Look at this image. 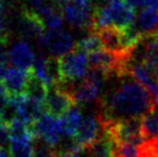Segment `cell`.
Listing matches in <instances>:
<instances>
[{"instance_id":"obj_7","label":"cell","mask_w":158,"mask_h":157,"mask_svg":"<svg viewBox=\"0 0 158 157\" xmlns=\"http://www.w3.org/2000/svg\"><path fill=\"white\" fill-rule=\"evenodd\" d=\"M29 127L35 141L40 139L50 148L54 149L61 140L60 122L56 119V117L46 112L37 121L29 125Z\"/></svg>"},{"instance_id":"obj_28","label":"cell","mask_w":158,"mask_h":157,"mask_svg":"<svg viewBox=\"0 0 158 157\" xmlns=\"http://www.w3.org/2000/svg\"><path fill=\"white\" fill-rule=\"evenodd\" d=\"M6 95H7V90H6V88H5L4 83L0 82V100H2Z\"/></svg>"},{"instance_id":"obj_23","label":"cell","mask_w":158,"mask_h":157,"mask_svg":"<svg viewBox=\"0 0 158 157\" xmlns=\"http://www.w3.org/2000/svg\"><path fill=\"white\" fill-rule=\"evenodd\" d=\"M10 146V134L7 124L0 122V148H7Z\"/></svg>"},{"instance_id":"obj_24","label":"cell","mask_w":158,"mask_h":157,"mask_svg":"<svg viewBox=\"0 0 158 157\" xmlns=\"http://www.w3.org/2000/svg\"><path fill=\"white\" fill-rule=\"evenodd\" d=\"M7 61H9L8 51L6 50V45L0 44V64H7Z\"/></svg>"},{"instance_id":"obj_12","label":"cell","mask_w":158,"mask_h":157,"mask_svg":"<svg viewBox=\"0 0 158 157\" xmlns=\"http://www.w3.org/2000/svg\"><path fill=\"white\" fill-rule=\"evenodd\" d=\"M107 5L114 27L125 29L134 23V9L125 0H111Z\"/></svg>"},{"instance_id":"obj_30","label":"cell","mask_w":158,"mask_h":157,"mask_svg":"<svg viewBox=\"0 0 158 157\" xmlns=\"http://www.w3.org/2000/svg\"><path fill=\"white\" fill-rule=\"evenodd\" d=\"M58 157H79L77 154H65V155H58Z\"/></svg>"},{"instance_id":"obj_6","label":"cell","mask_w":158,"mask_h":157,"mask_svg":"<svg viewBox=\"0 0 158 157\" xmlns=\"http://www.w3.org/2000/svg\"><path fill=\"white\" fill-rule=\"evenodd\" d=\"M75 104L76 102L72 91L61 84L50 88L44 100L45 112L53 117H62Z\"/></svg>"},{"instance_id":"obj_26","label":"cell","mask_w":158,"mask_h":157,"mask_svg":"<svg viewBox=\"0 0 158 157\" xmlns=\"http://www.w3.org/2000/svg\"><path fill=\"white\" fill-rule=\"evenodd\" d=\"M133 9L141 8L143 6V0H125Z\"/></svg>"},{"instance_id":"obj_18","label":"cell","mask_w":158,"mask_h":157,"mask_svg":"<svg viewBox=\"0 0 158 157\" xmlns=\"http://www.w3.org/2000/svg\"><path fill=\"white\" fill-rule=\"evenodd\" d=\"M48 91V86L43 81H40V78L31 72V70H29V78H28V81H27L26 89H24V95L27 97L31 98V100L44 103V100L46 97Z\"/></svg>"},{"instance_id":"obj_2","label":"cell","mask_w":158,"mask_h":157,"mask_svg":"<svg viewBox=\"0 0 158 157\" xmlns=\"http://www.w3.org/2000/svg\"><path fill=\"white\" fill-rule=\"evenodd\" d=\"M59 64L61 72V84H73L76 81L83 80L88 74V56L87 53L76 49L59 58Z\"/></svg>"},{"instance_id":"obj_17","label":"cell","mask_w":158,"mask_h":157,"mask_svg":"<svg viewBox=\"0 0 158 157\" xmlns=\"http://www.w3.org/2000/svg\"><path fill=\"white\" fill-rule=\"evenodd\" d=\"M9 134L10 142H32L35 141L30 127L21 118L16 117L9 122Z\"/></svg>"},{"instance_id":"obj_10","label":"cell","mask_w":158,"mask_h":157,"mask_svg":"<svg viewBox=\"0 0 158 157\" xmlns=\"http://www.w3.org/2000/svg\"><path fill=\"white\" fill-rule=\"evenodd\" d=\"M8 57L9 62L14 67L23 70H30L35 61L32 49L27 40H20L14 44L9 49Z\"/></svg>"},{"instance_id":"obj_11","label":"cell","mask_w":158,"mask_h":157,"mask_svg":"<svg viewBox=\"0 0 158 157\" xmlns=\"http://www.w3.org/2000/svg\"><path fill=\"white\" fill-rule=\"evenodd\" d=\"M127 76L132 78L136 82L140 83L141 86H143L152 96H157L158 80L142 62L132 61V64L128 68Z\"/></svg>"},{"instance_id":"obj_32","label":"cell","mask_w":158,"mask_h":157,"mask_svg":"<svg viewBox=\"0 0 158 157\" xmlns=\"http://www.w3.org/2000/svg\"><path fill=\"white\" fill-rule=\"evenodd\" d=\"M155 104H156V106L158 108V94H157V96H156V100H155Z\"/></svg>"},{"instance_id":"obj_3","label":"cell","mask_w":158,"mask_h":157,"mask_svg":"<svg viewBox=\"0 0 158 157\" xmlns=\"http://www.w3.org/2000/svg\"><path fill=\"white\" fill-rule=\"evenodd\" d=\"M105 80L106 76L102 72L90 70V72L85 75L83 80H81L79 84H68L66 87L72 91L77 104H89L98 100Z\"/></svg>"},{"instance_id":"obj_16","label":"cell","mask_w":158,"mask_h":157,"mask_svg":"<svg viewBox=\"0 0 158 157\" xmlns=\"http://www.w3.org/2000/svg\"><path fill=\"white\" fill-rule=\"evenodd\" d=\"M134 22L144 37L152 35L158 30V11L143 9Z\"/></svg>"},{"instance_id":"obj_1","label":"cell","mask_w":158,"mask_h":157,"mask_svg":"<svg viewBox=\"0 0 158 157\" xmlns=\"http://www.w3.org/2000/svg\"><path fill=\"white\" fill-rule=\"evenodd\" d=\"M143 86L135 80L123 81L107 92L99 103V118L115 121L128 118H142L155 111V100Z\"/></svg>"},{"instance_id":"obj_31","label":"cell","mask_w":158,"mask_h":157,"mask_svg":"<svg viewBox=\"0 0 158 157\" xmlns=\"http://www.w3.org/2000/svg\"><path fill=\"white\" fill-rule=\"evenodd\" d=\"M152 37H154V40H155V43H156V45L158 46V30L152 35Z\"/></svg>"},{"instance_id":"obj_4","label":"cell","mask_w":158,"mask_h":157,"mask_svg":"<svg viewBox=\"0 0 158 157\" xmlns=\"http://www.w3.org/2000/svg\"><path fill=\"white\" fill-rule=\"evenodd\" d=\"M38 45L43 51L48 52L52 57L57 58L65 56L75 49V43L72 35L66 31H62L61 29H48L44 35L38 39Z\"/></svg>"},{"instance_id":"obj_19","label":"cell","mask_w":158,"mask_h":157,"mask_svg":"<svg viewBox=\"0 0 158 157\" xmlns=\"http://www.w3.org/2000/svg\"><path fill=\"white\" fill-rule=\"evenodd\" d=\"M142 136L144 140L158 138V112L152 111L142 117Z\"/></svg>"},{"instance_id":"obj_27","label":"cell","mask_w":158,"mask_h":157,"mask_svg":"<svg viewBox=\"0 0 158 157\" xmlns=\"http://www.w3.org/2000/svg\"><path fill=\"white\" fill-rule=\"evenodd\" d=\"M8 65L7 64H0V82H2L4 81L5 76L7 74V72H8Z\"/></svg>"},{"instance_id":"obj_29","label":"cell","mask_w":158,"mask_h":157,"mask_svg":"<svg viewBox=\"0 0 158 157\" xmlns=\"http://www.w3.org/2000/svg\"><path fill=\"white\" fill-rule=\"evenodd\" d=\"M0 157H10L9 148H0Z\"/></svg>"},{"instance_id":"obj_13","label":"cell","mask_w":158,"mask_h":157,"mask_svg":"<svg viewBox=\"0 0 158 157\" xmlns=\"http://www.w3.org/2000/svg\"><path fill=\"white\" fill-rule=\"evenodd\" d=\"M28 78H29V70H23L16 67H9L8 72L2 81L7 94L9 95L24 94Z\"/></svg>"},{"instance_id":"obj_15","label":"cell","mask_w":158,"mask_h":157,"mask_svg":"<svg viewBox=\"0 0 158 157\" xmlns=\"http://www.w3.org/2000/svg\"><path fill=\"white\" fill-rule=\"evenodd\" d=\"M82 120H83V117H82L81 111L75 106L72 108L59 120L61 134L68 138H74L82 124Z\"/></svg>"},{"instance_id":"obj_5","label":"cell","mask_w":158,"mask_h":157,"mask_svg":"<svg viewBox=\"0 0 158 157\" xmlns=\"http://www.w3.org/2000/svg\"><path fill=\"white\" fill-rule=\"evenodd\" d=\"M92 1L91 0H68L62 9L66 21L73 28L88 29L92 27Z\"/></svg>"},{"instance_id":"obj_9","label":"cell","mask_w":158,"mask_h":157,"mask_svg":"<svg viewBox=\"0 0 158 157\" xmlns=\"http://www.w3.org/2000/svg\"><path fill=\"white\" fill-rule=\"evenodd\" d=\"M101 132L103 133L99 116L98 113H92L82 120V124L74 139L85 150L101 138Z\"/></svg>"},{"instance_id":"obj_8","label":"cell","mask_w":158,"mask_h":157,"mask_svg":"<svg viewBox=\"0 0 158 157\" xmlns=\"http://www.w3.org/2000/svg\"><path fill=\"white\" fill-rule=\"evenodd\" d=\"M18 24L19 34L23 40H38L46 31L44 22L40 20V16L24 7L21 9Z\"/></svg>"},{"instance_id":"obj_22","label":"cell","mask_w":158,"mask_h":157,"mask_svg":"<svg viewBox=\"0 0 158 157\" xmlns=\"http://www.w3.org/2000/svg\"><path fill=\"white\" fill-rule=\"evenodd\" d=\"M52 4V0H27V6L24 8H27L28 11H30V12L40 16V14Z\"/></svg>"},{"instance_id":"obj_21","label":"cell","mask_w":158,"mask_h":157,"mask_svg":"<svg viewBox=\"0 0 158 157\" xmlns=\"http://www.w3.org/2000/svg\"><path fill=\"white\" fill-rule=\"evenodd\" d=\"M10 157H34L35 147L32 142H10Z\"/></svg>"},{"instance_id":"obj_20","label":"cell","mask_w":158,"mask_h":157,"mask_svg":"<svg viewBox=\"0 0 158 157\" xmlns=\"http://www.w3.org/2000/svg\"><path fill=\"white\" fill-rule=\"evenodd\" d=\"M75 49L79 50V51H82L84 53H94L96 51H99L103 48V44H102L99 37L97 36V34L95 32H90L87 37H84L80 40L79 43L75 45Z\"/></svg>"},{"instance_id":"obj_33","label":"cell","mask_w":158,"mask_h":157,"mask_svg":"<svg viewBox=\"0 0 158 157\" xmlns=\"http://www.w3.org/2000/svg\"><path fill=\"white\" fill-rule=\"evenodd\" d=\"M0 122H1V120H0Z\"/></svg>"},{"instance_id":"obj_14","label":"cell","mask_w":158,"mask_h":157,"mask_svg":"<svg viewBox=\"0 0 158 157\" xmlns=\"http://www.w3.org/2000/svg\"><path fill=\"white\" fill-rule=\"evenodd\" d=\"M92 32L97 34L103 44V48L105 50L114 51V52H119L123 50V42H121V30L117 27H107Z\"/></svg>"},{"instance_id":"obj_25","label":"cell","mask_w":158,"mask_h":157,"mask_svg":"<svg viewBox=\"0 0 158 157\" xmlns=\"http://www.w3.org/2000/svg\"><path fill=\"white\" fill-rule=\"evenodd\" d=\"M143 6L147 9L158 11V0H143Z\"/></svg>"}]
</instances>
